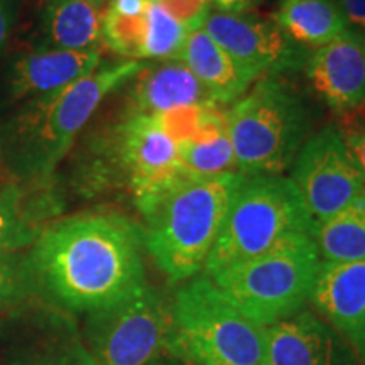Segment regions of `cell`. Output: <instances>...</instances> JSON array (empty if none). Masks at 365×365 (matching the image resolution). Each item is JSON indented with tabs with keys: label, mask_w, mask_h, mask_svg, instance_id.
Returning <instances> with one entry per match:
<instances>
[{
	"label": "cell",
	"mask_w": 365,
	"mask_h": 365,
	"mask_svg": "<svg viewBox=\"0 0 365 365\" xmlns=\"http://www.w3.org/2000/svg\"><path fill=\"white\" fill-rule=\"evenodd\" d=\"M244 178L240 173L188 178L145 217V245L173 282L190 279L205 267Z\"/></svg>",
	"instance_id": "3957f363"
},
{
	"label": "cell",
	"mask_w": 365,
	"mask_h": 365,
	"mask_svg": "<svg viewBox=\"0 0 365 365\" xmlns=\"http://www.w3.org/2000/svg\"><path fill=\"white\" fill-rule=\"evenodd\" d=\"M190 31L176 21L158 0H150L145 11V34L143 46L144 59L168 61L178 59Z\"/></svg>",
	"instance_id": "7402d4cb"
},
{
	"label": "cell",
	"mask_w": 365,
	"mask_h": 365,
	"mask_svg": "<svg viewBox=\"0 0 365 365\" xmlns=\"http://www.w3.org/2000/svg\"><path fill=\"white\" fill-rule=\"evenodd\" d=\"M345 21L355 31L365 33V0H335Z\"/></svg>",
	"instance_id": "4316f807"
},
{
	"label": "cell",
	"mask_w": 365,
	"mask_h": 365,
	"mask_svg": "<svg viewBox=\"0 0 365 365\" xmlns=\"http://www.w3.org/2000/svg\"><path fill=\"white\" fill-rule=\"evenodd\" d=\"M319 264L313 235L293 234L210 279L242 313L259 325L271 327L293 317L312 298Z\"/></svg>",
	"instance_id": "52a82bcc"
},
{
	"label": "cell",
	"mask_w": 365,
	"mask_h": 365,
	"mask_svg": "<svg viewBox=\"0 0 365 365\" xmlns=\"http://www.w3.org/2000/svg\"><path fill=\"white\" fill-rule=\"evenodd\" d=\"M150 0H110L108 9L122 16H143Z\"/></svg>",
	"instance_id": "f546056e"
},
{
	"label": "cell",
	"mask_w": 365,
	"mask_h": 365,
	"mask_svg": "<svg viewBox=\"0 0 365 365\" xmlns=\"http://www.w3.org/2000/svg\"><path fill=\"white\" fill-rule=\"evenodd\" d=\"M130 88V110L156 115L171 108L218 105L180 59L145 65Z\"/></svg>",
	"instance_id": "5bb4252c"
},
{
	"label": "cell",
	"mask_w": 365,
	"mask_h": 365,
	"mask_svg": "<svg viewBox=\"0 0 365 365\" xmlns=\"http://www.w3.org/2000/svg\"><path fill=\"white\" fill-rule=\"evenodd\" d=\"M237 173L279 176L308 139V108L279 76H262L227 110Z\"/></svg>",
	"instance_id": "5b68a950"
},
{
	"label": "cell",
	"mask_w": 365,
	"mask_h": 365,
	"mask_svg": "<svg viewBox=\"0 0 365 365\" xmlns=\"http://www.w3.org/2000/svg\"><path fill=\"white\" fill-rule=\"evenodd\" d=\"M27 279V266L24 267L14 254L0 255V307L11 303L22 293Z\"/></svg>",
	"instance_id": "484cf974"
},
{
	"label": "cell",
	"mask_w": 365,
	"mask_h": 365,
	"mask_svg": "<svg viewBox=\"0 0 365 365\" xmlns=\"http://www.w3.org/2000/svg\"><path fill=\"white\" fill-rule=\"evenodd\" d=\"M27 271L65 308L102 312L145 284L143 234L117 213L66 218L41 232Z\"/></svg>",
	"instance_id": "6da1fadb"
},
{
	"label": "cell",
	"mask_w": 365,
	"mask_h": 365,
	"mask_svg": "<svg viewBox=\"0 0 365 365\" xmlns=\"http://www.w3.org/2000/svg\"><path fill=\"white\" fill-rule=\"evenodd\" d=\"M313 239L323 261H365V200L318 222Z\"/></svg>",
	"instance_id": "44dd1931"
},
{
	"label": "cell",
	"mask_w": 365,
	"mask_h": 365,
	"mask_svg": "<svg viewBox=\"0 0 365 365\" xmlns=\"http://www.w3.org/2000/svg\"><path fill=\"white\" fill-rule=\"evenodd\" d=\"M113 158L144 217L178 185L195 176L182 163L180 145L148 113L130 110L115 127Z\"/></svg>",
	"instance_id": "ba28073f"
},
{
	"label": "cell",
	"mask_w": 365,
	"mask_h": 365,
	"mask_svg": "<svg viewBox=\"0 0 365 365\" xmlns=\"http://www.w3.org/2000/svg\"><path fill=\"white\" fill-rule=\"evenodd\" d=\"M19 0H0V49L7 43L16 22Z\"/></svg>",
	"instance_id": "83f0119b"
},
{
	"label": "cell",
	"mask_w": 365,
	"mask_h": 365,
	"mask_svg": "<svg viewBox=\"0 0 365 365\" xmlns=\"http://www.w3.org/2000/svg\"><path fill=\"white\" fill-rule=\"evenodd\" d=\"M145 65L127 59L97 68L66 88L31 100L2 130V153L14 175L48 180L98 105L113 90L134 80Z\"/></svg>",
	"instance_id": "7a4b0ae2"
},
{
	"label": "cell",
	"mask_w": 365,
	"mask_h": 365,
	"mask_svg": "<svg viewBox=\"0 0 365 365\" xmlns=\"http://www.w3.org/2000/svg\"><path fill=\"white\" fill-rule=\"evenodd\" d=\"M86 4H90L91 7H95V9H100L105 4V0H85Z\"/></svg>",
	"instance_id": "1f68e13d"
},
{
	"label": "cell",
	"mask_w": 365,
	"mask_h": 365,
	"mask_svg": "<svg viewBox=\"0 0 365 365\" xmlns=\"http://www.w3.org/2000/svg\"><path fill=\"white\" fill-rule=\"evenodd\" d=\"M171 304L144 284L137 293L95 313L93 345L102 365H148L168 344Z\"/></svg>",
	"instance_id": "9c48e42d"
},
{
	"label": "cell",
	"mask_w": 365,
	"mask_h": 365,
	"mask_svg": "<svg viewBox=\"0 0 365 365\" xmlns=\"http://www.w3.org/2000/svg\"><path fill=\"white\" fill-rule=\"evenodd\" d=\"M289 180L317 223L365 200L362 175L335 124L308 137Z\"/></svg>",
	"instance_id": "30bf717a"
},
{
	"label": "cell",
	"mask_w": 365,
	"mask_h": 365,
	"mask_svg": "<svg viewBox=\"0 0 365 365\" xmlns=\"http://www.w3.org/2000/svg\"><path fill=\"white\" fill-rule=\"evenodd\" d=\"M39 237L33 215L22 203L17 186H0V255H9L34 244Z\"/></svg>",
	"instance_id": "603a6c76"
},
{
	"label": "cell",
	"mask_w": 365,
	"mask_h": 365,
	"mask_svg": "<svg viewBox=\"0 0 365 365\" xmlns=\"http://www.w3.org/2000/svg\"><path fill=\"white\" fill-rule=\"evenodd\" d=\"M12 365H76L65 357H51V355H41V357H27L24 360H17Z\"/></svg>",
	"instance_id": "4dcf8cb0"
},
{
	"label": "cell",
	"mask_w": 365,
	"mask_h": 365,
	"mask_svg": "<svg viewBox=\"0 0 365 365\" xmlns=\"http://www.w3.org/2000/svg\"><path fill=\"white\" fill-rule=\"evenodd\" d=\"M335 125L352 154L365 185V103L354 110L340 113Z\"/></svg>",
	"instance_id": "d4e9b609"
},
{
	"label": "cell",
	"mask_w": 365,
	"mask_h": 365,
	"mask_svg": "<svg viewBox=\"0 0 365 365\" xmlns=\"http://www.w3.org/2000/svg\"><path fill=\"white\" fill-rule=\"evenodd\" d=\"M148 11V9H145ZM102 43L127 59L143 61L145 12L143 16H122L112 9L102 14Z\"/></svg>",
	"instance_id": "cb8c5ba5"
},
{
	"label": "cell",
	"mask_w": 365,
	"mask_h": 365,
	"mask_svg": "<svg viewBox=\"0 0 365 365\" xmlns=\"http://www.w3.org/2000/svg\"><path fill=\"white\" fill-rule=\"evenodd\" d=\"M317 222L286 176H245L235 190L205 276L257 257L293 234H314Z\"/></svg>",
	"instance_id": "8992f818"
},
{
	"label": "cell",
	"mask_w": 365,
	"mask_h": 365,
	"mask_svg": "<svg viewBox=\"0 0 365 365\" xmlns=\"http://www.w3.org/2000/svg\"><path fill=\"white\" fill-rule=\"evenodd\" d=\"M312 299L333 327L365 354V261H322Z\"/></svg>",
	"instance_id": "4fadbf2b"
},
{
	"label": "cell",
	"mask_w": 365,
	"mask_h": 365,
	"mask_svg": "<svg viewBox=\"0 0 365 365\" xmlns=\"http://www.w3.org/2000/svg\"><path fill=\"white\" fill-rule=\"evenodd\" d=\"M178 59L193 73L218 105L235 103L257 81L210 38L203 27L188 34Z\"/></svg>",
	"instance_id": "2e32d148"
},
{
	"label": "cell",
	"mask_w": 365,
	"mask_h": 365,
	"mask_svg": "<svg viewBox=\"0 0 365 365\" xmlns=\"http://www.w3.org/2000/svg\"><path fill=\"white\" fill-rule=\"evenodd\" d=\"M261 0H210L212 7L218 12L244 14L250 12Z\"/></svg>",
	"instance_id": "f1b7e54d"
},
{
	"label": "cell",
	"mask_w": 365,
	"mask_h": 365,
	"mask_svg": "<svg viewBox=\"0 0 365 365\" xmlns=\"http://www.w3.org/2000/svg\"><path fill=\"white\" fill-rule=\"evenodd\" d=\"M272 21L304 49H318L352 27L335 0H281Z\"/></svg>",
	"instance_id": "e0dca14e"
},
{
	"label": "cell",
	"mask_w": 365,
	"mask_h": 365,
	"mask_svg": "<svg viewBox=\"0 0 365 365\" xmlns=\"http://www.w3.org/2000/svg\"><path fill=\"white\" fill-rule=\"evenodd\" d=\"M267 365H328L322 327L309 314L267 327Z\"/></svg>",
	"instance_id": "ffe728a7"
},
{
	"label": "cell",
	"mask_w": 365,
	"mask_h": 365,
	"mask_svg": "<svg viewBox=\"0 0 365 365\" xmlns=\"http://www.w3.org/2000/svg\"><path fill=\"white\" fill-rule=\"evenodd\" d=\"M203 29L257 80L299 71L309 56L308 49L287 38L276 22L250 12L228 14L212 9Z\"/></svg>",
	"instance_id": "8fae6325"
},
{
	"label": "cell",
	"mask_w": 365,
	"mask_h": 365,
	"mask_svg": "<svg viewBox=\"0 0 365 365\" xmlns=\"http://www.w3.org/2000/svg\"><path fill=\"white\" fill-rule=\"evenodd\" d=\"M41 22L48 49L93 51L102 43V16L85 0H46Z\"/></svg>",
	"instance_id": "ac0fdd59"
},
{
	"label": "cell",
	"mask_w": 365,
	"mask_h": 365,
	"mask_svg": "<svg viewBox=\"0 0 365 365\" xmlns=\"http://www.w3.org/2000/svg\"><path fill=\"white\" fill-rule=\"evenodd\" d=\"M100 51H59L41 49L29 53L14 65L11 93L14 98H36L75 83L97 70Z\"/></svg>",
	"instance_id": "9a60e30c"
},
{
	"label": "cell",
	"mask_w": 365,
	"mask_h": 365,
	"mask_svg": "<svg viewBox=\"0 0 365 365\" xmlns=\"http://www.w3.org/2000/svg\"><path fill=\"white\" fill-rule=\"evenodd\" d=\"M181 159L190 173L212 178L237 173L235 153L227 125V110L222 105H210L200 130L180 148Z\"/></svg>",
	"instance_id": "d6986e66"
},
{
	"label": "cell",
	"mask_w": 365,
	"mask_h": 365,
	"mask_svg": "<svg viewBox=\"0 0 365 365\" xmlns=\"http://www.w3.org/2000/svg\"><path fill=\"white\" fill-rule=\"evenodd\" d=\"M171 352L198 365H267V327L228 301L208 276L180 287L171 304Z\"/></svg>",
	"instance_id": "277c9868"
},
{
	"label": "cell",
	"mask_w": 365,
	"mask_h": 365,
	"mask_svg": "<svg viewBox=\"0 0 365 365\" xmlns=\"http://www.w3.org/2000/svg\"><path fill=\"white\" fill-rule=\"evenodd\" d=\"M307 78L336 115L365 103V33L350 29L309 53Z\"/></svg>",
	"instance_id": "7c38bea8"
}]
</instances>
